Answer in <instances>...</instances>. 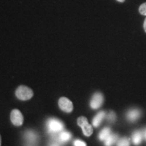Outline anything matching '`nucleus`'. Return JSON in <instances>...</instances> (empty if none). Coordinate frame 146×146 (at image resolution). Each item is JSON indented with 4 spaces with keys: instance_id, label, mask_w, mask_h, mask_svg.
Wrapping results in <instances>:
<instances>
[{
    "instance_id": "obj_17",
    "label": "nucleus",
    "mask_w": 146,
    "mask_h": 146,
    "mask_svg": "<svg viewBox=\"0 0 146 146\" xmlns=\"http://www.w3.org/2000/svg\"><path fill=\"white\" fill-rule=\"evenodd\" d=\"M74 146H87V144L81 140H76L74 142Z\"/></svg>"
},
{
    "instance_id": "obj_9",
    "label": "nucleus",
    "mask_w": 146,
    "mask_h": 146,
    "mask_svg": "<svg viewBox=\"0 0 146 146\" xmlns=\"http://www.w3.org/2000/svg\"><path fill=\"white\" fill-rule=\"evenodd\" d=\"M140 115H141V112L137 109H133L131 110L127 113V118L130 121H135V120H137L139 118Z\"/></svg>"
},
{
    "instance_id": "obj_3",
    "label": "nucleus",
    "mask_w": 146,
    "mask_h": 146,
    "mask_svg": "<svg viewBox=\"0 0 146 146\" xmlns=\"http://www.w3.org/2000/svg\"><path fill=\"white\" fill-rule=\"evenodd\" d=\"M77 123L78 125L82 128L83 134L85 136L89 137L92 135L93 132H94L93 127L89 123L88 120H87L86 117H85V116H81V117L78 118Z\"/></svg>"
},
{
    "instance_id": "obj_16",
    "label": "nucleus",
    "mask_w": 146,
    "mask_h": 146,
    "mask_svg": "<svg viewBox=\"0 0 146 146\" xmlns=\"http://www.w3.org/2000/svg\"><path fill=\"white\" fill-rule=\"evenodd\" d=\"M108 120L110 122H114L115 119H116V114H115L114 112H110L108 115L107 116Z\"/></svg>"
},
{
    "instance_id": "obj_11",
    "label": "nucleus",
    "mask_w": 146,
    "mask_h": 146,
    "mask_svg": "<svg viewBox=\"0 0 146 146\" xmlns=\"http://www.w3.org/2000/svg\"><path fill=\"white\" fill-rule=\"evenodd\" d=\"M142 137H143V133L140 131H136L135 132L133 133L132 136V140L133 143L135 145H139L142 141Z\"/></svg>"
},
{
    "instance_id": "obj_23",
    "label": "nucleus",
    "mask_w": 146,
    "mask_h": 146,
    "mask_svg": "<svg viewBox=\"0 0 146 146\" xmlns=\"http://www.w3.org/2000/svg\"><path fill=\"white\" fill-rule=\"evenodd\" d=\"M28 146H33V145H28Z\"/></svg>"
},
{
    "instance_id": "obj_14",
    "label": "nucleus",
    "mask_w": 146,
    "mask_h": 146,
    "mask_svg": "<svg viewBox=\"0 0 146 146\" xmlns=\"http://www.w3.org/2000/svg\"><path fill=\"white\" fill-rule=\"evenodd\" d=\"M130 145V139L127 137L120 139L117 143V146H129Z\"/></svg>"
},
{
    "instance_id": "obj_13",
    "label": "nucleus",
    "mask_w": 146,
    "mask_h": 146,
    "mask_svg": "<svg viewBox=\"0 0 146 146\" xmlns=\"http://www.w3.org/2000/svg\"><path fill=\"white\" fill-rule=\"evenodd\" d=\"M118 139V136L116 134H110L109 135L106 139L105 140V144L107 146H110L112 145L113 143H114L115 142L117 141Z\"/></svg>"
},
{
    "instance_id": "obj_2",
    "label": "nucleus",
    "mask_w": 146,
    "mask_h": 146,
    "mask_svg": "<svg viewBox=\"0 0 146 146\" xmlns=\"http://www.w3.org/2000/svg\"><path fill=\"white\" fill-rule=\"evenodd\" d=\"M47 130L51 133H56L61 132L64 129V124L61 121L56 118H51L47 123Z\"/></svg>"
},
{
    "instance_id": "obj_21",
    "label": "nucleus",
    "mask_w": 146,
    "mask_h": 146,
    "mask_svg": "<svg viewBox=\"0 0 146 146\" xmlns=\"http://www.w3.org/2000/svg\"><path fill=\"white\" fill-rule=\"evenodd\" d=\"M118 1H119V2H124V1H125V0H117Z\"/></svg>"
},
{
    "instance_id": "obj_5",
    "label": "nucleus",
    "mask_w": 146,
    "mask_h": 146,
    "mask_svg": "<svg viewBox=\"0 0 146 146\" xmlns=\"http://www.w3.org/2000/svg\"><path fill=\"white\" fill-rule=\"evenodd\" d=\"M58 105H59L60 109L65 112L70 113L73 110V104L72 102L65 97L60 98L59 101H58Z\"/></svg>"
},
{
    "instance_id": "obj_10",
    "label": "nucleus",
    "mask_w": 146,
    "mask_h": 146,
    "mask_svg": "<svg viewBox=\"0 0 146 146\" xmlns=\"http://www.w3.org/2000/svg\"><path fill=\"white\" fill-rule=\"evenodd\" d=\"M105 115L106 114L104 111H101V112L98 113V114L94 118V119H93V126L95 127H99L100 123H101V122L102 121V120H103L104 118L105 117Z\"/></svg>"
},
{
    "instance_id": "obj_8",
    "label": "nucleus",
    "mask_w": 146,
    "mask_h": 146,
    "mask_svg": "<svg viewBox=\"0 0 146 146\" xmlns=\"http://www.w3.org/2000/svg\"><path fill=\"white\" fill-rule=\"evenodd\" d=\"M25 138L31 144L35 143L37 141V135L33 131H27L25 135Z\"/></svg>"
},
{
    "instance_id": "obj_15",
    "label": "nucleus",
    "mask_w": 146,
    "mask_h": 146,
    "mask_svg": "<svg viewBox=\"0 0 146 146\" xmlns=\"http://www.w3.org/2000/svg\"><path fill=\"white\" fill-rule=\"evenodd\" d=\"M139 13L143 16H146V2L142 3L139 8Z\"/></svg>"
},
{
    "instance_id": "obj_20",
    "label": "nucleus",
    "mask_w": 146,
    "mask_h": 146,
    "mask_svg": "<svg viewBox=\"0 0 146 146\" xmlns=\"http://www.w3.org/2000/svg\"><path fill=\"white\" fill-rule=\"evenodd\" d=\"M143 135H144V137H145V139H146V129H145V131H144V134H143Z\"/></svg>"
},
{
    "instance_id": "obj_19",
    "label": "nucleus",
    "mask_w": 146,
    "mask_h": 146,
    "mask_svg": "<svg viewBox=\"0 0 146 146\" xmlns=\"http://www.w3.org/2000/svg\"><path fill=\"white\" fill-rule=\"evenodd\" d=\"M50 146H59V145L57 143H52L50 144Z\"/></svg>"
},
{
    "instance_id": "obj_4",
    "label": "nucleus",
    "mask_w": 146,
    "mask_h": 146,
    "mask_svg": "<svg viewBox=\"0 0 146 146\" xmlns=\"http://www.w3.org/2000/svg\"><path fill=\"white\" fill-rule=\"evenodd\" d=\"M10 120L14 125L21 126L24 122V117L21 111L14 109L11 112Z\"/></svg>"
},
{
    "instance_id": "obj_22",
    "label": "nucleus",
    "mask_w": 146,
    "mask_h": 146,
    "mask_svg": "<svg viewBox=\"0 0 146 146\" xmlns=\"http://www.w3.org/2000/svg\"><path fill=\"white\" fill-rule=\"evenodd\" d=\"M1 145V135H0V146Z\"/></svg>"
},
{
    "instance_id": "obj_6",
    "label": "nucleus",
    "mask_w": 146,
    "mask_h": 146,
    "mask_svg": "<svg viewBox=\"0 0 146 146\" xmlns=\"http://www.w3.org/2000/svg\"><path fill=\"white\" fill-rule=\"evenodd\" d=\"M104 102V96L101 93H96L92 97V99L91 100L90 106L91 108L98 109L101 107Z\"/></svg>"
},
{
    "instance_id": "obj_12",
    "label": "nucleus",
    "mask_w": 146,
    "mask_h": 146,
    "mask_svg": "<svg viewBox=\"0 0 146 146\" xmlns=\"http://www.w3.org/2000/svg\"><path fill=\"white\" fill-rule=\"evenodd\" d=\"M110 134H111L110 129L108 127L104 128V129H102V131L99 134L100 139L102 140V141H105V140L108 137Z\"/></svg>"
},
{
    "instance_id": "obj_1",
    "label": "nucleus",
    "mask_w": 146,
    "mask_h": 146,
    "mask_svg": "<svg viewBox=\"0 0 146 146\" xmlns=\"http://www.w3.org/2000/svg\"><path fill=\"white\" fill-rule=\"evenodd\" d=\"M16 96L18 99L26 101L30 100L33 96V91L28 87L21 85L18 87L16 90Z\"/></svg>"
},
{
    "instance_id": "obj_18",
    "label": "nucleus",
    "mask_w": 146,
    "mask_h": 146,
    "mask_svg": "<svg viewBox=\"0 0 146 146\" xmlns=\"http://www.w3.org/2000/svg\"><path fill=\"white\" fill-rule=\"evenodd\" d=\"M143 29H144V31H145V32L146 33V18L143 23Z\"/></svg>"
},
{
    "instance_id": "obj_7",
    "label": "nucleus",
    "mask_w": 146,
    "mask_h": 146,
    "mask_svg": "<svg viewBox=\"0 0 146 146\" xmlns=\"http://www.w3.org/2000/svg\"><path fill=\"white\" fill-rule=\"evenodd\" d=\"M71 137V134L70 132L66 131H62L61 132H60L59 134H58V137L57 136V138L56 139L58 140V142L60 143H64V142H66L68 141Z\"/></svg>"
}]
</instances>
